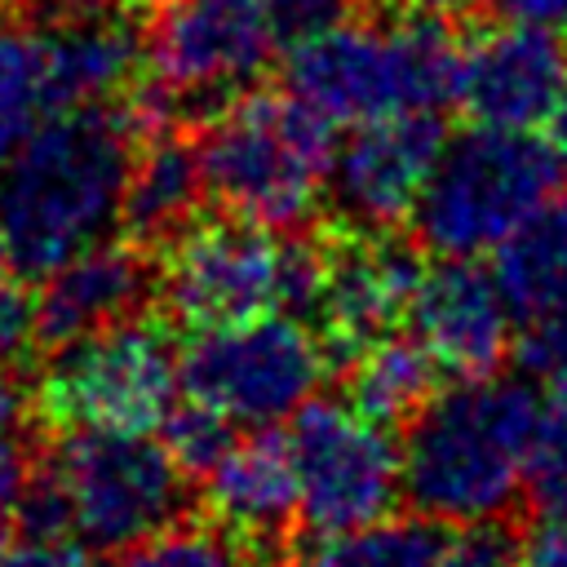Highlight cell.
I'll list each match as a JSON object with an SVG mask.
<instances>
[{"label":"cell","instance_id":"cell-41","mask_svg":"<svg viewBox=\"0 0 567 567\" xmlns=\"http://www.w3.org/2000/svg\"><path fill=\"white\" fill-rule=\"evenodd\" d=\"M0 266H4V235H0Z\"/></svg>","mask_w":567,"mask_h":567},{"label":"cell","instance_id":"cell-25","mask_svg":"<svg viewBox=\"0 0 567 567\" xmlns=\"http://www.w3.org/2000/svg\"><path fill=\"white\" fill-rule=\"evenodd\" d=\"M523 492L532 496L536 514L567 518V381L545 385V408L527 452Z\"/></svg>","mask_w":567,"mask_h":567},{"label":"cell","instance_id":"cell-9","mask_svg":"<svg viewBox=\"0 0 567 567\" xmlns=\"http://www.w3.org/2000/svg\"><path fill=\"white\" fill-rule=\"evenodd\" d=\"M284 439L297 470V523L310 536L394 514L403 496V456L390 425L372 421L350 399H306L288 416Z\"/></svg>","mask_w":567,"mask_h":567},{"label":"cell","instance_id":"cell-8","mask_svg":"<svg viewBox=\"0 0 567 567\" xmlns=\"http://www.w3.org/2000/svg\"><path fill=\"white\" fill-rule=\"evenodd\" d=\"M49 456L71 501V532L102 554H120L133 540L159 532L186 514V474L151 430L75 425L58 430Z\"/></svg>","mask_w":567,"mask_h":567},{"label":"cell","instance_id":"cell-37","mask_svg":"<svg viewBox=\"0 0 567 567\" xmlns=\"http://www.w3.org/2000/svg\"><path fill=\"white\" fill-rule=\"evenodd\" d=\"M549 142H554V151L567 159V89H563V97H558V106H554V115H549Z\"/></svg>","mask_w":567,"mask_h":567},{"label":"cell","instance_id":"cell-2","mask_svg":"<svg viewBox=\"0 0 567 567\" xmlns=\"http://www.w3.org/2000/svg\"><path fill=\"white\" fill-rule=\"evenodd\" d=\"M540 408V390L496 372L434 390L403 425V501L443 527L505 518L523 492Z\"/></svg>","mask_w":567,"mask_h":567},{"label":"cell","instance_id":"cell-31","mask_svg":"<svg viewBox=\"0 0 567 567\" xmlns=\"http://www.w3.org/2000/svg\"><path fill=\"white\" fill-rule=\"evenodd\" d=\"M523 328H527L523 346H518L523 368L536 372L545 385L549 381H567V306L545 315V319H532Z\"/></svg>","mask_w":567,"mask_h":567},{"label":"cell","instance_id":"cell-14","mask_svg":"<svg viewBox=\"0 0 567 567\" xmlns=\"http://www.w3.org/2000/svg\"><path fill=\"white\" fill-rule=\"evenodd\" d=\"M408 319L434 363L456 381L501 372L514 346V310L492 266L474 257H439V266H425Z\"/></svg>","mask_w":567,"mask_h":567},{"label":"cell","instance_id":"cell-39","mask_svg":"<svg viewBox=\"0 0 567 567\" xmlns=\"http://www.w3.org/2000/svg\"><path fill=\"white\" fill-rule=\"evenodd\" d=\"M58 4H62L66 18H75V13H106V9H115L120 0H58Z\"/></svg>","mask_w":567,"mask_h":567},{"label":"cell","instance_id":"cell-32","mask_svg":"<svg viewBox=\"0 0 567 567\" xmlns=\"http://www.w3.org/2000/svg\"><path fill=\"white\" fill-rule=\"evenodd\" d=\"M350 4L354 0H270V22H275L279 44H292V40H301L310 31H323L337 18H346Z\"/></svg>","mask_w":567,"mask_h":567},{"label":"cell","instance_id":"cell-13","mask_svg":"<svg viewBox=\"0 0 567 567\" xmlns=\"http://www.w3.org/2000/svg\"><path fill=\"white\" fill-rule=\"evenodd\" d=\"M279 49L270 0H182L173 4L155 35V75L177 93V102H213V111L248 84Z\"/></svg>","mask_w":567,"mask_h":567},{"label":"cell","instance_id":"cell-30","mask_svg":"<svg viewBox=\"0 0 567 567\" xmlns=\"http://www.w3.org/2000/svg\"><path fill=\"white\" fill-rule=\"evenodd\" d=\"M35 439L22 421H0V532L13 527L18 501L35 474Z\"/></svg>","mask_w":567,"mask_h":567},{"label":"cell","instance_id":"cell-26","mask_svg":"<svg viewBox=\"0 0 567 567\" xmlns=\"http://www.w3.org/2000/svg\"><path fill=\"white\" fill-rule=\"evenodd\" d=\"M155 430H159V443L168 447V456L182 465L186 478H204L226 456V447L239 439L235 421L226 412H217V408H208L190 394H186V403H173Z\"/></svg>","mask_w":567,"mask_h":567},{"label":"cell","instance_id":"cell-27","mask_svg":"<svg viewBox=\"0 0 567 567\" xmlns=\"http://www.w3.org/2000/svg\"><path fill=\"white\" fill-rule=\"evenodd\" d=\"M22 540H66L71 536V501L62 487L58 465L44 456L35 461V474L18 501V518H13Z\"/></svg>","mask_w":567,"mask_h":567},{"label":"cell","instance_id":"cell-28","mask_svg":"<svg viewBox=\"0 0 567 567\" xmlns=\"http://www.w3.org/2000/svg\"><path fill=\"white\" fill-rule=\"evenodd\" d=\"M518 558V532L505 527V518H483V523H461L434 567H514Z\"/></svg>","mask_w":567,"mask_h":567},{"label":"cell","instance_id":"cell-15","mask_svg":"<svg viewBox=\"0 0 567 567\" xmlns=\"http://www.w3.org/2000/svg\"><path fill=\"white\" fill-rule=\"evenodd\" d=\"M567 89V53L545 27L509 22L483 31L461 53L456 97L487 128H536L549 124Z\"/></svg>","mask_w":567,"mask_h":567},{"label":"cell","instance_id":"cell-38","mask_svg":"<svg viewBox=\"0 0 567 567\" xmlns=\"http://www.w3.org/2000/svg\"><path fill=\"white\" fill-rule=\"evenodd\" d=\"M399 4L416 13H456V9H470L474 0H399Z\"/></svg>","mask_w":567,"mask_h":567},{"label":"cell","instance_id":"cell-34","mask_svg":"<svg viewBox=\"0 0 567 567\" xmlns=\"http://www.w3.org/2000/svg\"><path fill=\"white\" fill-rule=\"evenodd\" d=\"M0 567H89L84 554L66 540H22L0 554Z\"/></svg>","mask_w":567,"mask_h":567},{"label":"cell","instance_id":"cell-3","mask_svg":"<svg viewBox=\"0 0 567 567\" xmlns=\"http://www.w3.org/2000/svg\"><path fill=\"white\" fill-rule=\"evenodd\" d=\"M465 44L439 13L394 22L337 18L323 31L292 40L284 89L328 124H363L399 111H439L456 97Z\"/></svg>","mask_w":567,"mask_h":567},{"label":"cell","instance_id":"cell-21","mask_svg":"<svg viewBox=\"0 0 567 567\" xmlns=\"http://www.w3.org/2000/svg\"><path fill=\"white\" fill-rule=\"evenodd\" d=\"M492 275L518 323L567 306V208H540L518 226L492 261Z\"/></svg>","mask_w":567,"mask_h":567},{"label":"cell","instance_id":"cell-10","mask_svg":"<svg viewBox=\"0 0 567 567\" xmlns=\"http://www.w3.org/2000/svg\"><path fill=\"white\" fill-rule=\"evenodd\" d=\"M275 230L248 217H195L177 230L155 261L159 315L173 328H217L266 315L279 306Z\"/></svg>","mask_w":567,"mask_h":567},{"label":"cell","instance_id":"cell-11","mask_svg":"<svg viewBox=\"0 0 567 567\" xmlns=\"http://www.w3.org/2000/svg\"><path fill=\"white\" fill-rule=\"evenodd\" d=\"M421 275V248L394 230H323V292L310 328L323 337L337 368L399 328Z\"/></svg>","mask_w":567,"mask_h":567},{"label":"cell","instance_id":"cell-18","mask_svg":"<svg viewBox=\"0 0 567 567\" xmlns=\"http://www.w3.org/2000/svg\"><path fill=\"white\" fill-rule=\"evenodd\" d=\"M44 49L53 111L115 102L124 89L137 84L142 35L133 18H120L115 9L66 18L53 35H44Z\"/></svg>","mask_w":567,"mask_h":567},{"label":"cell","instance_id":"cell-24","mask_svg":"<svg viewBox=\"0 0 567 567\" xmlns=\"http://www.w3.org/2000/svg\"><path fill=\"white\" fill-rule=\"evenodd\" d=\"M115 567H252V563L226 527H217L213 518L199 523L182 514L159 532L120 549Z\"/></svg>","mask_w":567,"mask_h":567},{"label":"cell","instance_id":"cell-17","mask_svg":"<svg viewBox=\"0 0 567 567\" xmlns=\"http://www.w3.org/2000/svg\"><path fill=\"white\" fill-rule=\"evenodd\" d=\"M155 297V252L137 239H102L58 270L40 275L35 288V341L58 350L84 332L142 315Z\"/></svg>","mask_w":567,"mask_h":567},{"label":"cell","instance_id":"cell-35","mask_svg":"<svg viewBox=\"0 0 567 567\" xmlns=\"http://www.w3.org/2000/svg\"><path fill=\"white\" fill-rule=\"evenodd\" d=\"M505 22H527L545 31H567V0H492Z\"/></svg>","mask_w":567,"mask_h":567},{"label":"cell","instance_id":"cell-7","mask_svg":"<svg viewBox=\"0 0 567 567\" xmlns=\"http://www.w3.org/2000/svg\"><path fill=\"white\" fill-rule=\"evenodd\" d=\"M332 368L323 337L284 310L195 328L177 346L182 390L252 430L288 421Z\"/></svg>","mask_w":567,"mask_h":567},{"label":"cell","instance_id":"cell-6","mask_svg":"<svg viewBox=\"0 0 567 567\" xmlns=\"http://www.w3.org/2000/svg\"><path fill=\"white\" fill-rule=\"evenodd\" d=\"M177 346V328L146 310L58 346L31 390L35 425L155 430L182 385Z\"/></svg>","mask_w":567,"mask_h":567},{"label":"cell","instance_id":"cell-40","mask_svg":"<svg viewBox=\"0 0 567 567\" xmlns=\"http://www.w3.org/2000/svg\"><path fill=\"white\" fill-rule=\"evenodd\" d=\"M146 4H164V9H173V4H182V0H146Z\"/></svg>","mask_w":567,"mask_h":567},{"label":"cell","instance_id":"cell-1","mask_svg":"<svg viewBox=\"0 0 567 567\" xmlns=\"http://www.w3.org/2000/svg\"><path fill=\"white\" fill-rule=\"evenodd\" d=\"M137 142L128 111L97 102L49 115L4 159L0 235L18 279H40L111 235Z\"/></svg>","mask_w":567,"mask_h":567},{"label":"cell","instance_id":"cell-33","mask_svg":"<svg viewBox=\"0 0 567 567\" xmlns=\"http://www.w3.org/2000/svg\"><path fill=\"white\" fill-rule=\"evenodd\" d=\"M514 567H567V518L540 514L527 536H518Z\"/></svg>","mask_w":567,"mask_h":567},{"label":"cell","instance_id":"cell-20","mask_svg":"<svg viewBox=\"0 0 567 567\" xmlns=\"http://www.w3.org/2000/svg\"><path fill=\"white\" fill-rule=\"evenodd\" d=\"M439 372L416 332H385L346 363V399L381 425H408L439 390Z\"/></svg>","mask_w":567,"mask_h":567},{"label":"cell","instance_id":"cell-22","mask_svg":"<svg viewBox=\"0 0 567 567\" xmlns=\"http://www.w3.org/2000/svg\"><path fill=\"white\" fill-rule=\"evenodd\" d=\"M447 532L425 514H385L377 523L310 536L288 554L284 567H434Z\"/></svg>","mask_w":567,"mask_h":567},{"label":"cell","instance_id":"cell-23","mask_svg":"<svg viewBox=\"0 0 567 567\" xmlns=\"http://www.w3.org/2000/svg\"><path fill=\"white\" fill-rule=\"evenodd\" d=\"M49 49L44 35L22 27H0V164L49 120Z\"/></svg>","mask_w":567,"mask_h":567},{"label":"cell","instance_id":"cell-12","mask_svg":"<svg viewBox=\"0 0 567 567\" xmlns=\"http://www.w3.org/2000/svg\"><path fill=\"white\" fill-rule=\"evenodd\" d=\"M443 146L447 133L434 111H399L354 124V133L332 151L328 168L337 226L394 230L408 221Z\"/></svg>","mask_w":567,"mask_h":567},{"label":"cell","instance_id":"cell-4","mask_svg":"<svg viewBox=\"0 0 567 567\" xmlns=\"http://www.w3.org/2000/svg\"><path fill=\"white\" fill-rule=\"evenodd\" d=\"M195 146L208 195L266 230H297L315 213L337 151L332 124L288 89L221 102Z\"/></svg>","mask_w":567,"mask_h":567},{"label":"cell","instance_id":"cell-5","mask_svg":"<svg viewBox=\"0 0 567 567\" xmlns=\"http://www.w3.org/2000/svg\"><path fill=\"white\" fill-rule=\"evenodd\" d=\"M563 182L554 142L527 128H470L452 137L412 208L416 244L434 257L496 252L518 226L549 208Z\"/></svg>","mask_w":567,"mask_h":567},{"label":"cell","instance_id":"cell-19","mask_svg":"<svg viewBox=\"0 0 567 567\" xmlns=\"http://www.w3.org/2000/svg\"><path fill=\"white\" fill-rule=\"evenodd\" d=\"M204 195H208V186H204V168H199V146L168 128L146 133L137 142L124 204H120L124 235L155 252L199 217Z\"/></svg>","mask_w":567,"mask_h":567},{"label":"cell","instance_id":"cell-29","mask_svg":"<svg viewBox=\"0 0 567 567\" xmlns=\"http://www.w3.org/2000/svg\"><path fill=\"white\" fill-rule=\"evenodd\" d=\"M35 341V292L22 279H0V372H13Z\"/></svg>","mask_w":567,"mask_h":567},{"label":"cell","instance_id":"cell-16","mask_svg":"<svg viewBox=\"0 0 567 567\" xmlns=\"http://www.w3.org/2000/svg\"><path fill=\"white\" fill-rule=\"evenodd\" d=\"M204 505L217 527H226L252 567H284L297 523V470L288 439L270 425L235 439L226 456L204 474Z\"/></svg>","mask_w":567,"mask_h":567},{"label":"cell","instance_id":"cell-36","mask_svg":"<svg viewBox=\"0 0 567 567\" xmlns=\"http://www.w3.org/2000/svg\"><path fill=\"white\" fill-rule=\"evenodd\" d=\"M27 412H31V390L9 372H0V421H22Z\"/></svg>","mask_w":567,"mask_h":567}]
</instances>
